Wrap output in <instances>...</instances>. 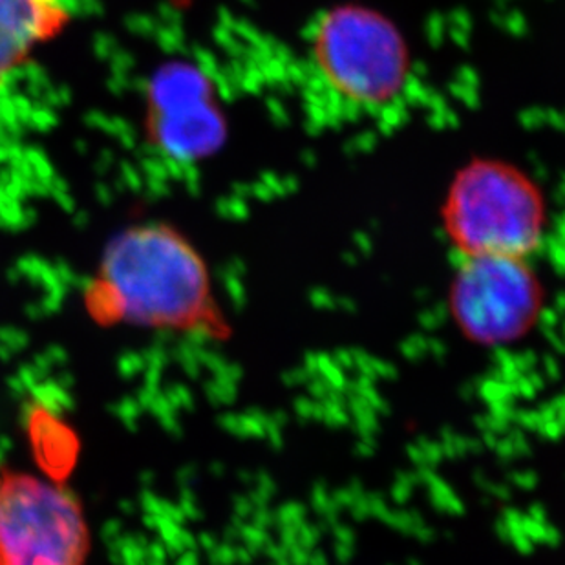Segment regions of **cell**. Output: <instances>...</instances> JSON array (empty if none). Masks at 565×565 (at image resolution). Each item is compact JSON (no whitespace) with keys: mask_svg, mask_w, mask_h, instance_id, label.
Segmentation results:
<instances>
[{"mask_svg":"<svg viewBox=\"0 0 565 565\" xmlns=\"http://www.w3.org/2000/svg\"><path fill=\"white\" fill-rule=\"evenodd\" d=\"M305 99L324 121L359 124L390 116L411 88L405 44L372 11L337 8L305 41Z\"/></svg>","mask_w":565,"mask_h":565,"instance_id":"obj_1","label":"cell"},{"mask_svg":"<svg viewBox=\"0 0 565 565\" xmlns=\"http://www.w3.org/2000/svg\"><path fill=\"white\" fill-rule=\"evenodd\" d=\"M97 277L132 324L230 335L202 255L172 225L147 222L118 233L103 252Z\"/></svg>","mask_w":565,"mask_h":565,"instance_id":"obj_2","label":"cell"},{"mask_svg":"<svg viewBox=\"0 0 565 565\" xmlns=\"http://www.w3.org/2000/svg\"><path fill=\"white\" fill-rule=\"evenodd\" d=\"M522 256H467L448 286L447 310L459 333L480 348L522 341L544 313V286Z\"/></svg>","mask_w":565,"mask_h":565,"instance_id":"obj_3","label":"cell"},{"mask_svg":"<svg viewBox=\"0 0 565 565\" xmlns=\"http://www.w3.org/2000/svg\"><path fill=\"white\" fill-rule=\"evenodd\" d=\"M88 545L72 492L13 470L0 472V565H83Z\"/></svg>","mask_w":565,"mask_h":565,"instance_id":"obj_4","label":"cell"},{"mask_svg":"<svg viewBox=\"0 0 565 565\" xmlns=\"http://www.w3.org/2000/svg\"><path fill=\"white\" fill-rule=\"evenodd\" d=\"M447 230L461 258H531L544 238V214L536 196L503 172L470 174L454 191Z\"/></svg>","mask_w":565,"mask_h":565,"instance_id":"obj_5","label":"cell"},{"mask_svg":"<svg viewBox=\"0 0 565 565\" xmlns=\"http://www.w3.org/2000/svg\"><path fill=\"white\" fill-rule=\"evenodd\" d=\"M143 113L147 143L169 160H202L224 138L213 83L188 61L156 70L145 90Z\"/></svg>","mask_w":565,"mask_h":565,"instance_id":"obj_6","label":"cell"},{"mask_svg":"<svg viewBox=\"0 0 565 565\" xmlns=\"http://www.w3.org/2000/svg\"><path fill=\"white\" fill-rule=\"evenodd\" d=\"M72 21L68 0H0V90Z\"/></svg>","mask_w":565,"mask_h":565,"instance_id":"obj_7","label":"cell"},{"mask_svg":"<svg viewBox=\"0 0 565 565\" xmlns=\"http://www.w3.org/2000/svg\"><path fill=\"white\" fill-rule=\"evenodd\" d=\"M28 439L33 458L50 480L63 483L79 458V438L66 423L46 406L35 405L28 412Z\"/></svg>","mask_w":565,"mask_h":565,"instance_id":"obj_8","label":"cell"},{"mask_svg":"<svg viewBox=\"0 0 565 565\" xmlns=\"http://www.w3.org/2000/svg\"><path fill=\"white\" fill-rule=\"evenodd\" d=\"M85 302L92 317L99 324H116L119 320H124V311H121L116 295H114L113 289L108 288V284L103 282L99 277L94 278L88 284Z\"/></svg>","mask_w":565,"mask_h":565,"instance_id":"obj_9","label":"cell"}]
</instances>
